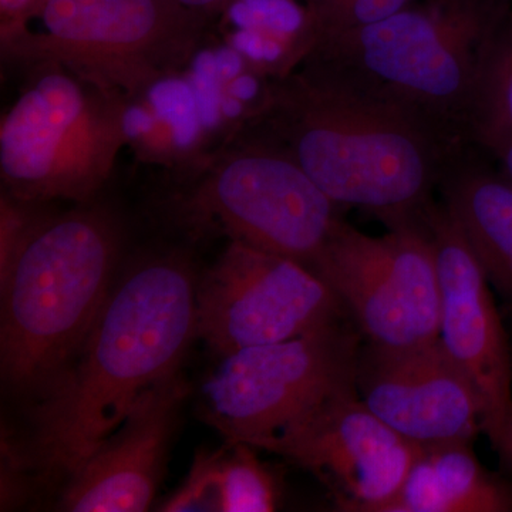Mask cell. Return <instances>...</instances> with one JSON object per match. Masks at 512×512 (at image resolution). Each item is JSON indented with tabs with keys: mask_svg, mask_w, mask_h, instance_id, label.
<instances>
[{
	"mask_svg": "<svg viewBox=\"0 0 512 512\" xmlns=\"http://www.w3.org/2000/svg\"><path fill=\"white\" fill-rule=\"evenodd\" d=\"M247 131L291 157L339 207L363 208L386 227L423 215L447 157L464 146L306 60L266 87Z\"/></svg>",
	"mask_w": 512,
	"mask_h": 512,
	"instance_id": "6da1fadb",
	"label": "cell"
},
{
	"mask_svg": "<svg viewBox=\"0 0 512 512\" xmlns=\"http://www.w3.org/2000/svg\"><path fill=\"white\" fill-rule=\"evenodd\" d=\"M197 288L180 255L128 269L72 362L36 397L32 453L45 476L69 480L141 394L177 373L197 336Z\"/></svg>",
	"mask_w": 512,
	"mask_h": 512,
	"instance_id": "7a4b0ae2",
	"label": "cell"
},
{
	"mask_svg": "<svg viewBox=\"0 0 512 512\" xmlns=\"http://www.w3.org/2000/svg\"><path fill=\"white\" fill-rule=\"evenodd\" d=\"M94 200L63 214L30 217L18 244L0 259V363L3 382L15 393L45 392L82 348L109 299L123 229Z\"/></svg>",
	"mask_w": 512,
	"mask_h": 512,
	"instance_id": "3957f363",
	"label": "cell"
},
{
	"mask_svg": "<svg viewBox=\"0 0 512 512\" xmlns=\"http://www.w3.org/2000/svg\"><path fill=\"white\" fill-rule=\"evenodd\" d=\"M511 6L512 0H419L313 47L296 62L316 64L389 101L454 146L470 144L481 57Z\"/></svg>",
	"mask_w": 512,
	"mask_h": 512,
	"instance_id": "277c9868",
	"label": "cell"
},
{
	"mask_svg": "<svg viewBox=\"0 0 512 512\" xmlns=\"http://www.w3.org/2000/svg\"><path fill=\"white\" fill-rule=\"evenodd\" d=\"M211 20L174 0H36L2 18L3 62L57 63L128 101L191 62Z\"/></svg>",
	"mask_w": 512,
	"mask_h": 512,
	"instance_id": "5b68a950",
	"label": "cell"
},
{
	"mask_svg": "<svg viewBox=\"0 0 512 512\" xmlns=\"http://www.w3.org/2000/svg\"><path fill=\"white\" fill-rule=\"evenodd\" d=\"M0 120V177L25 204L92 201L127 141L130 101L62 64L20 69Z\"/></svg>",
	"mask_w": 512,
	"mask_h": 512,
	"instance_id": "8992f818",
	"label": "cell"
},
{
	"mask_svg": "<svg viewBox=\"0 0 512 512\" xmlns=\"http://www.w3.org/2000/svg\"><path fill=\"white\" fill-rule=\"evenodd\" d=\"M180 214L211 229L313 268L338 222V207L291 157L254 134L191 165Z\"/></svg>",
	"mask_w": 512,
	"mask_h": 512,
	"instance_id": "52a82bcc",
	"label": "cell"
},
{
	"mask_svg": "<svg viewBox=\"0 0 512 512\" xmlns=\"http://www.w3.org/2000/svg\"><path fill=\"white\" fill-rule=\"evenodd\" d=\"M360 336L342 319L298 338L221 356L202 414L232 443L265 450L336 394L357 389Z\"/></svg>",
	"mask_w": 512,
	"mask_h": 512,
	"instance_id": "ba28073f",
	"label": "cell"
},
{
	"mask_svg": "<svg viewBox=\"0 0 512 512\" xmlns=\"http://www.w3.org/2000/svg\"><path fill=\"white\" fill-rule=\"evenodd\" d=\"M372 237L339 218L312 271L338 296L367 346L406 350L439 340L436 252L423 215Z\"/></svg>",
	"mask_w": 512,
	"mask_h": 512,
	"instance_id": "9c48e42d",
	"label": "cell"
},
{
	"mask_svg": "<svg viewBox=\"0 0 512 512\" xmlns=\"http://www.w3.org/2000/svg\"><path fill=\"white\" fill-rule=\"evenodd\" d=\"M348 315L308 266L229 241L197 288V336L220 356L298 338Z\"/></svg>",
	"mask_w": 512,
	"mask_h": 512,
	"instance_id": "30bf717a",
	"label": "cell"
},
{
	"mask_svg": "<svg viewBox=\"0 0 512 512\" xmlns=\"http://www.w3.org/2000/svg\"><path fill=\"white\" fill-rule=\"evenodd\" d=\"M419 447L380 420L356 389L330 397L265 450L311 471L339 510L384 512Z\"/></svg>",
	"mask_w": 512,
	"mask_h": 512,
	"instance_id": "8fae6325",
	"label": "cell"
},
{
	"mask_svg": "<svg viewBox=\"0 0 512 512\" xmlns=\"http://www.w3.org/2000/svg\"><path fill=\"white\" fill-rule=\"evenodd\" d=\"M440 285L439 339L485 404L484 433L493 444L512 407V343L476 254L441 201L423 214Z\"/></svg>",
	"mask_w": 512,
	"mask_h": 512,
	"instance_id": "7c38bea8",
	"label": "cell"
},
{
	"mask_svg": "<svg viewBox=\"0 0 512 512\" xmlns=\"http://www.w3.org/2000/svg\"><path fill=\"white\" fill-rule=\"evenodd\" d=\"M356 383L366 406L416 446L474 441L484 433L483 397L440 339L406 350L366 346Z\"/></svg>",
	"mask_w": 512,
	"mask_h": 512,
	"instance_id": "4fadbf2b",
	"label": "cell"
},
{
	"mask_svg": "<svg viewBox=\"0 0 512 512\" xmlns=\"http://www.w3.org/2000/svg\"><path fill=\"white\" fill-rule=\"evenodd\" d=\"M187 386L177 373L146 390L64 488L63 510L141 512L153 504Z\"/></svg>",
	"mask_w": 512,
	"mask_h": 512,
	"instance_id": "5bb4252c",
	"label": "cell"
},
{
	"mask_svg": "<svg viewBox=\"0 0 512 512\" xmlns=\"http://www.w3.org/2000/svg\"><path fill=\"white\" fill-rule=\"evenodd\" d=\"M437 194L512 316V181L493 157L464 144L447 157Z\"/></svg>",
	"mask_w": 512,
	"mask_h": 512,
	"instance_id": "9a60e30c",
	"label": "cell"
},
{
	"mask_svg": "<svg viewBox=\"0 0 512 512\" xmlns=\"http://www.w3.org/2000/svg\"><path fill=\"white\" fill-rule=\"evenodd\" d=\"M474 441L420 446L384 512H512V483L487 470Z\"/></svg>",
	"mask_w": 512,
	"mask_h": 512,
	"instance_id": "2e32d148",
	"label": "cell"
},
{
	"mask_svg": "<svg viewBox=\"0 0 512 512\" xmlns=\"http://www.w3.org/2000/svg\"><path fill=\"white\" fill-rule=\"evenodd\" d=\"M468 141L490 157L512 141V6L495 26L481 57Z\"/></svg>",
	"mask_w": 512,
	"mask_h": 512,
	"instance_id": "e0dca14e",
	"label": "cell"
},
{
	"mask_svg": "<svg viewBox=\"0 0 512 512\" xmlns=\"http://www.w3.org/2000/svg\"><path fill=\"white\" fill-rule=\"evenodd\" d=\"M419 0H303V20L293 45L291 60L333 37L379 22Z\"/></svg>",
	"mask_w": 512,
	"mask_h": 512,
	"instance_id": "ac0fdd59",
	"label": "cell"
},
{
	"mask_svg": "<svg viewBox=\"0 0 512 512\" xmlns=\"http://www.w3.org/2000/svg\"><path fill=\"white\" fill-rule=\"evenodd\" d=\"M256 448L232 443L222 454L224 512H271L279 503V484L271 468L259 460Z\"/></svg>",
	"mask_w": 512,
	"mask_h": 512,
	"instance_id": "d6986e66",
	"label": "cell"
},
{
	"mask_svg": "<svg viewBox=\"0 0 512 512\" xmlns=\"http://www.w3.org/2000/svg\"><path fill=\"white\" fill-rule=\"evenodd\" d=\"M222 454L201 453L195 458L183 487L165 501L161 511L167 512H224V495H222Z\"/></svg>",
	"mask_w": 512,
	"mask_h": 512,
	"instance_id": "ffe728a7",
	"label": "cell"
},
{
	"mask_svg": "<svg viewBox=\"0 0 512 512\" xmlns=\"http://www.w3.org/2000/svg\"><path fill=\"white\" fill-rule=\"evenodd\" d=\"M491 446L500 454L501 461H503L505 470L510 474V481L512 483V407L507 417H505L503 427H501L497 439H495Z\"/></svg>",
	"mask_w": 512,
	"mask_h": 512,
	"instance_id": "44dd1931",
	"label": "cell"
},
{
	"mask_svg": "<svg viewBox=\"0 0 512 512\" xmlns=\"http://www.w3.org/2000/svg\"><path fill=\"white\" fill-rule=\"evenodd\" d=\"M174 2L190 12L197 13L202 18L211 20L215 15L227 12L235 0H174Z\"/></svg>",
	"mask_w": 512,
	"mask_h": 512,
	"instance_id": "7402d4cb",
	"label": "cell"
},
{
	"mask_svg": "<svg viewBox=\"0 0 512 512\" xmlns=\"http://www.w3.org/2000/svg\"><path fill=\"white\" fill-rule=\"evenodd\" d=\"M500 170L503 171L505 177L512 181V141L507 146L500 148L493 156Z\"/></svg>",
	"mask_w": 512,
	"mask_h": 512,
	"instance_id": "603a6c76",
	"label": "cell"
},
{
	"mask_svg": "<svg viewBox=\"0 0 512 512\" xmlns=\"http://www.w3.org/2000/svg\"><path fill=\"white\" fill-rule=\"evenodd\" d=\"M33 2H36V0H0V3H2V18H8V16L22 12Z\"/></svg>",
	"mask_w": 512,
	"mask_h": 512,
	"instance_id": "cb8c5ba5",
	"label": "cell"
},
{
	"mask_svg": "<svg viewBox=\"0 0 512 512\" xmlns=\"http://www.w3.org/2000/svg\"><path fill=\"white\" fill-rule=\"evenodd\" d=\"M512 343V342H511Z\"/></svg>",
	"mask_w": 512,
	"mask_h": 512,
	"instance_id": "d4e9b609",
	"label": "cell"
}]
</instances>
